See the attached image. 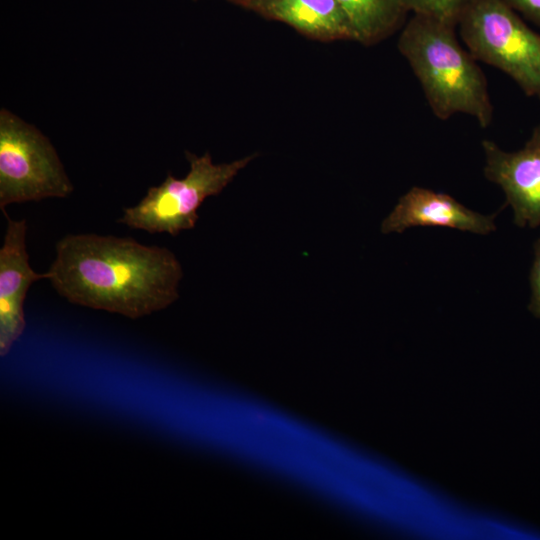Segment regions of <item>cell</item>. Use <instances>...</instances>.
Instances as JSON below:
<instances>
[{"instance_id":"6da1fadb","label":"cell","mask_w":540,"mask_h":540,"mask_svg":"<svg viewBox=\"0 0 540 540\" xmlns=\"http://www.w3.org/2000/svg\"><path fill=\"white\" fill-rule=\"evenodd\" d=\"M55 253L47 279L70 303L137 319L179 297L182 267L166 247L81 233L60 238Z\"/></svg>"},{"instance_id":"7a4b0ae2","label":"cell","mask_w":540,"mask_h":540,"mask_svg":"<svg viewBox=\"0 0 540 540\" xmlns=\"http://www.w3.org/2000/svg\"><path fill=\"white\" fill-rule=\"evenodd\" d=\"M455 28L413 14L402 28L397 46L438 119L466 114L487 128L493 119L487 80L477 60L461 46Z\"/></svg>"},{"instance_id":"3957f363","label":"cell","mask_w":540,"mask_h":540,"mask_svg":"<svg viewBox=\"0 0 540 540\" xmlns=\"http://www.w3.org/2000/svg\"><path fill=\"white\" fill-rule=\"evenodd\" d=\"M459 35L471 55L508 75L529 97L540 99V34L502 0H470Z\"/></svg>"},{"instance_id":"277c9868","label":"cell","mask_w":540,"mask_h":540,"mask_svg":"<svg viewBox=\"0 0 540 540\" xmlns=\"http://www.w3.org/2000/svg\"><path fill=\"white\" fill-rule=\"evenodd\" d=\"M185 155L190 165L187 175L177 179L168 174L160 185L150 187L136 205L125 207L119 223L151 234L172 236L192 229L204 200L221 193L255 157L254 154L216 164L208 152L197 156L186 151Z\"/></svg>"},{"instance_id":"5b68a950","label":"cell","mask_w":540,"mask_h":540,"mask_svg":"<svg viewBox=\"0 0 540 540\" xmlns=\"http://www.w3.org/2000/svg\"><path fill=\"white\" fill-rule=\"evenodd\" d=\"M73 184L50 140L9 110H0V208L66 198Z\"/></svg>"},{"instance_id":"8992f818","label":"cell","mask_w":540,"mask_h":540,"mask_svg":"<svg viewBox=\"0 0 540 540\" xmlns=\"http://www.w3.org/2000/svg\"><path fill=\"white\" fill-rule=\"evenodd\" d=\"M485 155L484 175L505 193L506 205L513 210V222L519 227L540 225V125L525 145L513 152L502 150L495 142L482 141Z\"/></svg>"},{"instance_id":"52a82bcc","label":"cell","mask_w":540,"mask_h":540,"mask_svg":"<svg viewBox=\"0 0 540 540\" xmlns=\"http://www.w3.org/2000/svg\"><path fill=\"white\" fill-rule=\"evenodd\" d=\"M7 219L0 248V355L5 356L25 329L24 301L30 286L47 279V273H37L29 263L26 250L25 219Z\"/></svg>"},{"instance_id":"ba28073f","label":"cell","mask_w":540,"mask_h":540,"mask_svg":"<svg viewBox=\"0 0 540 540\" xmlns=\"http://www.w3.org/2000/svg\"><path fill=\"white\" fill-rule=\"evenodd\" d=\"M495 217L472 211L446 193L414 186L399 198L381 231L402 233L411 227L430 226L486 235L496 230Z\"/></svg>"},{"instance_id":"9c48e42d","label":"cell","mask_w":540,"mask_h":540,"mask_svg":"<svg viewBox=\"0 0 540 540\" xmlns=\"http://www.w3.org/2000/svg\"><path fill=\"white\" fill-rule=\"evenodd\" d=\"M248 9L314 40L356 41L353 26L337 0H255Z\"/></svg>"},{"instance_id":"30bf717a","label":"cell","mask_w":540,"mask_h":540,"mask_svg":"<svg viewBox=\"0 0 540 540\" xmlns=\"http://www.w3.org/2000/svg\"><path fill=\"white\" fill-rule=\"evenodd\" d=\"M347 14L356 41L376 44L399 29L407 11L399 0H337Z\"/></svg>"},{"instance_id":"8fae6325","label":"cell","mask_w":540,"mask_h":540,"mask_svg":"<svg viewBox=\"0 0 540 540\" xmlns=\"http://www.w3.org/2000/svg\"><path fill=\"white\" fill-rule=\"evenodd\" d=\"M407 12L423 15L457 27L470 0H399Z\"/></svg>"},{"instance_id":"7c38bea8","label":"cell","mask_w":540,"mask_h":540,"mask_svg":"<svg viewBox=\"0 0 540 540\" xmlns=\"http://www.w3.org/2000/svg\"><path fill=\"white\" fill-rule=\"evenodd\" d=\"M531 300L529 311L540 319V236L534 243V259L530 271Z\"/></svg>"},{"instance_id":"4fadbf2b","label":"cell","mask_w":540,"mask_h":540,"mask_svg":"<svg viewBox=\"0 0 540 540\" xmlns=\"http://www.w3.org/2000/svg\"><path fill=\"white\" fill-rule=\"evenodd\" d=\"M519 15L540 27V0H502Z\"/></svg>"},{"instance_id":"5bb4252c","label":"cell","mask_w":540,"mask_h":540,"mask_svg":"<svg viewBox=\"0 0 540 540\" xmlns=\"http://www.w3.org/2000/svg\"><path fill=\"white\" fill-rule=\"evenodd\" d=\"M234 4L240 5L245 8H249L255 0H228Z\"/></svg>"}]
</instances>
